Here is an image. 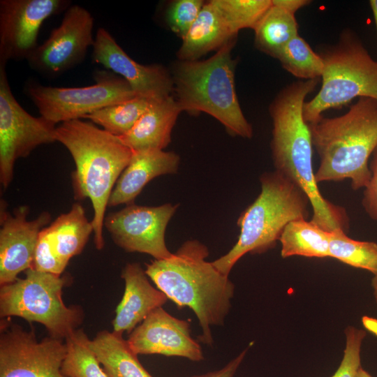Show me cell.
<instances>
[{"label":"cell","mask_w":377,"mask_h":377,"mask_svg":"<svg viewBox=\"0 0 377 377\" xmlns=\"http://www.w3.org/2000/svg\"><path fill=\"white\" fill-rule=\"evenodd\" d=\"M320 78L300 80L284 87L271 103L272 156L275 170L302 190L312 208L311 221L323 229L347 232L349 219L346 209L321 194L313 169V144L309 124L303 116L306 96Z\"/></svg>","instance_id":"1"},{"label":"cell","mask_w":377,"mask_h":377,"mask_svg":"<svg viewBox=\"0 0 377 377\" xmlns=\"http://www.w3.org/2000/svg\"><path fill=\"white\" fill-rule=\"evenodd\" d=\"M207 247L196 239L185 242L172 256L146 264L145 272L157 288L179 307L195 314L200 341L212 345V327L223 325L231 307L235 286L206 258Z\"/></svg>","instance_id":"2"},{"label":"cell","mask_w":377,"mask_h":377,"mask_svg":"<svg viewBox=\"0 0 377 377\" xmlns=\"http://www.w3.org/2000/svg\"><path fill=\"white\" fill-rule=\"evenodd\" d=\"M55 133L57 141L68 150L75 165L72 174L75 199L88 198L91 202L94 241L96 248L101 250L109 198L134 151L119 137L81 119L58 124Z\"/></svg>","instance_id":"3"},{"label":"cell","mask_w":377,"mask_h":377,"mask_svg":"<svg viewBox=\"0 0 377 377\" xmlns=\"http://www.w3.org/2000/svg\"><path fill=\"white\" fill-rule=\"evenodd\" d=\"M313 148L320 158L316 182L350 181L355 190L364 188L369 161L377 147V101L362 97L343 114L321 116L309 124Z\"/></svg>","instance_id":"4"},{"label":"cell","mask_w":377,"mask_h":377,"mask_svg":"<svg viewBox=\"0 0 377 377\" xmlns=\"http://www.w3.org/2000/svg\"><path fill=\"white\" fill-rule=\"evenodd\" d=\"M232 39L205 60L179 61L173 71L174 92L182 111L205 112L233 136L251 138L253 128L240 107L235 90L236 60Z\"/></svg>","instance_id":"5"},{"label":"cell","mask_w":377,"mask_h":377,"mask_svg":"<svg viewBox=\"0 0 377 377\" xmlns=\"http://www.w3.org/2000/svg\"><path fill=\"white\" fill-rule=\"evenodd\" d=\"M261 191L237 219L238 240L225 255L212 264L229 275L245 254H260L273 249L285 227L291 221L307 219L309 199L297 186L274 170L260 177Z\"/></svg>","instance_id":"6"},{"label":"cell","mask_w":377,"mask_h":377,"mask_svg":"<svg viewBox=\"0 0 377 377\" xmlns=\"http://www.w3.org/2000/svg\"><path fill=\"white\" fill-rule=\"evenodd\" d=\"M319 54L324 64L321 85L303 108L308 124L323 116L325 111L341 108L356 98L377 101V61L354 31L343 30L337 43L325 47Z\"/></svg>","instance_id":"7"},{"label":"cell","mask_w":377,"mask_h":377,"mask_svg":"<svg viewBox=\"0 0 377 377\" xmlns=\"http://www.w3.org/2000/svg\"><path fill=\"white\" fill-rule=\"evenodd\" d=\"M66 283L65 277L28 269L24 278L1 286V318L16 316L36 322L45 326L50 337L65 340L84 317L81 307L64 304L61 295Z\"/></svg>","instance_id":"8"},{"label":"cell","mask_w":377,"mask_h":377,"mask_svg":"<svg viewBox=\"0 0 377 377\" xmlns=\"http://www.w3.org/2000/svg\"><path fill=\"white\" fill-rule=\"evenodd\" d=\"M96 83L81 87L26 85L25 93L38 110L40 116L58 125L83 119L101 108L138 96L128 82L110 71L94 74Z\"/></svg>","instance_id":"9"},{"label":"cell","mask_w":377,"mask_h":377,"mask_svg":"<svg viewBox=\"0 0 377 377\" xmlns=\"http://www.w3.org/2000/svg\"><path fill=\"white\" fill-rule=\"evenodd\" d=\"M6 65L0 64V182L6 188L13 180L17 159L37 147L57 141V125L28 113L13 96Z\"/></svg>","instance_id":"10"},{"label":"cell","mask_w":377,"mask_h":377,"mask_svg":"<svg viewBox=\"0 0 377 377\" xmlns=\"http://www.w3.org/2000/svg\"><path fill=\"white\" fill-rule=\"evenodd\" d=\"M66 354L62 339L38 340L34 331L1 324L0 377H66L61 371Z\"/></svg>","instance_id":"11"},{"label":"cell","mask_w":377,"mask_h":377,"mask_svg":"<svg viewBox=\"0 0 377 377\" xmlns=\"http://www.w3.org/2000/svg\"><path fill=\"white\" fill-rule=\"evenodd\" d=\"M94 19L79 5L64 12L59 26L38 45L27 61L30 67L47 77H56L80 64L94 43Z\"/></svg>","instance_id":"12"},{"label":"cell","mask_w":377,"mask_h":377,"mask_svg":"<svg viewBox=\"0 0 377 377\" xmlns=\"http://www.w3.org/2000/svg\"><path fill=\"white\" fill-rule=\"evenodd\" d=\"M177 207L170 203L156 207L130 204L105 217L104 226L124 251L166 259L173 253L166 246L165 230Z\"/></svg>","instance_id":"13"},{"label":"cell","mask_w":377,"mask_h":377,"mask_svg":"<svg viewBox=\"0 0 377 377\" xmlns=\"http://www.w3.org/2000/svg\"><path fill=\"white\" fill-rule=\"evenodd\" d=\"M71 6L69 0H1L0 64L28 60L38 46L44 21Z\"/></svg>","instance_id":"14"},{"label":"cell","mask_w":377,"mask_h":377,"mask_svg":"<svg viewBox=\"0 0 377 377\" xmlns=\"http://www.w3.org/2000/svg\"><path fill=\"white\" fill-rule=\"evenodd\" d=\"M92 49L93 61L125 80L138 96L154 101L174 92L172 76L164 66L138 63L105 28L97 30Z\"/></svg>","instance_id":"15"},{"label":"cell","mask_w":377,"mask_h":377,"mask_svg":"<svg viewBox=\"0 0 377 377\" xmlns=\"http://www.w3.org/2000/svg\"><path fill=\"white\" fill-rule=\"evenodd\" d=\"M29 207L22 205L13 214L7 211L4 201L0 211V285L10 283L17 275L32 267L40 232L49 223L51 216L42 212L29 221Z\"/></svg>","instance_id":"16"},{"label":"cell","mask_w":377,"mask_h":377,"mask_svg":"<svg viewBox=\"0 0 377 377\" xmlns=\"http://www.w3.org/2000/svg\"><path fill=\"white\" fill-rule=\"evenodd\" d=\"M127 342L136 355L159 354L200 362V343L191 336L190 323L168 313L163 307L151 312L129 334Z\"/></svg>","instance_id":"17"},{"label":"cell","mask_w":377,"mask_h":377,"mask_svg":"<svg viewBox=\"0 0 377 377\" xmlns=\"http://www.w3.org/2000/svg\"><path fill=\"white\" fill-rule=\"evenodd\" d=\"M121 278L124 292L112 321V332L120 335L125 332L130 334L151 312L168 300L164 293L150 283L145 269L139 263H127Z\"/></svg>","instance_id":"18"},{"label":"cell","mask_w":377,"mask_h":377,"mask_svg":"<svg viewBox=\"0 0 377 377\" xmlns=\"http://www.w3.org/2000/svg\"><path fill=\"white\" fill-rule=\"evenodd\" d=\"M179 156L172 151L148 149L134 151L119 177L108 201V207L133 204L151 179L177 172Z\"/></svg>","instance_id":"19"},{"label":"cell","mask_w":377,"mask_h":377,"mask_svg":"<svg viewBox=\"0 0 377 377\" xmlns=\"http://www.w3.org/2000/svg\"><path fill=\"white\" fill-rule=\"evenodd\" d=\"M181 112L172 96L151 101L135 126L119 138L133 151L163 150L171 141L172 130Z\"/></svg>","instance_id":"20"},{"label":"cell","mask_w":377,"mask_h":377,"mask_svg":"<svg viewBox=\"0 0 377 377\" xmlns=\"http://www.w3.org/2000/svg\"><path fill=\"white\" fill-rule=\"evenodd\" d=\"M213 1L205 3L177 52L179 61H195L209 52L219 50L237 38Z\"/></svg>","instance_id":"21"},{"label":"cell","mask_w":377,"mask_h":377,"mask_svg":"<svg viewBox=\"0 0 377 377\" xmlns=\"http://www.w3.org/2000/svg\"><path fill=\"white\" fill-rule=\"evenodd\" d=\"M90 348L108 377H153L122 335L101 331L90 340Z\"/></svg>","instance_id":"22"},{"label":"cell","mask_w":377,"mask_h":377,"mask_svg":"<svg viewBox=\"0 0 377 377\" xmlns=\"http://www.w3.org/2000/svg\"><path fill=\"white\" fill-rule=\"evenodd\" d=\"M55 250L61 260L68 265L70 259L80 254L85 246L94 228L80 203L59 215L48 226Z\"/></svg>","instance_id":"23"},{"label":"cell","mask_w":377,"mask_h":377,"mask_svg":"<svg viewBox=\"0 0 377 377\" xmlns=\"http://www.w3.org/2000/svg\"><path fill=\"white\" fill-rule=\"evenodd\" d=\"M330 234L311 220L293 221L285 227L279 238L281 256L283 258L295 256L330 257Z\"/></svg>","instance_id":"24"},{"label":"cell","mask_w":377,"mask_h":377,"mask_svg":"<svg viewBox=\"0 0 377 377\" xmlns=\"http://www.w3.org/2000/svg\"><path fill=\"white\" fill-rule=\"evenodd\" d=\"M253 31L256 48L275 59L284 46L299 34L295 14L272 0V6Z\"/></svg>","instance_id":"25"},{"label":"cell","mask_w":377,"mask_h":377,"mask_svg":"<svg viewBox=\"0 0 377 377\" xmlns=\"http://www.w3.org/2000/svg\"><path fill=\"white\" fill-rule=\"evenodd\" d=\"M151 100L135 96L129 100L96 110L87 119L110 134L121 137L126 134L148 108Z\"/></svg>","instance_id":"26"},{"label":"cell","mask_w":377,"mask_h":377,"mask_svg":"<svg viewBox=\"0 0 377 377\" xmlns=\"http://www.w3.org/2000/svg\"><path fill=\"white\" fill-rule=\"evenodd\" d=\"M90 340L80 329L65 339L66 354L61 371L66 377H108L90 348Z\"/></svg>","instance_id":"27"},{"label":"cell","mask_w":377,"mask_h":377,"mask_svg":"<svg viewBox=\"0 0 377 377\" xmlns=\"http://www.w3.org/2000/svg\"><path fill=\"white\" fill-rule=\"evenodd\" d=\"M329 249L330 258L377 274V243L355 240L337 230L330 232Z\"/></svg>","instance_id":"28"},{"label":"cell","mask_w":377,"mask_h":377,"mask_svg":"<svg viewBox=\"0 0 377 377\" xmlns=\"http://www.w3.org/2000/svg\"><path fill=\"white\" fill-rule=\"evenodd\" d=\"M276 59L283 69L301 80L321 78L323 73L324 64L320 55L299 34L284 46Z\"/></svg>","instance_id":"29"},{"label":"cell","mask_w":377,"mask_h":377,"mask_svg":"<svg viewBox=\"0 0 377 377\" xmlns=\"http://www.w3.org/2000/svg\"><path fill=\"white\" fill-rule=\"evenodd\" d=\"M230 31L254 30L272 6V0H212Z\"/></svg>","instance_id":"30"},{"label":"cell","mask_w":377,"mask_h":377,"mask_svg":"<svg viewBox=\"0 0 377 377\" xmlns=\"http://www.w3.org/2000/svg\"><path fill=\"white\" fill-rule=\"evenodd\" d=\"M202 0H177L168 6L165 20L169 28L182 38L198 18L203 5Z\"/></svg>","instance_id":"31"},{"label":"cell","mask_w":377,"mask_h":377,"mask_svg":"<svg viewBox=\"0 0 377 377\" xmlns=\"http://www.w3.org/2000/svg\"><path fill=\"white\" fill-rule=\"evenodd\" d=\"M66 265L55 250L49 227L44 228L38 238L31 268L61 276Z\"/></svg>","instance_id":"32"},{"label":"cell","mask_w":377,"mask_h":377,"mask_svg":"<svg viewBox=\"0 0 377 377\" xmlns=\"http://www.w3.org/2000/svg\"><path fill=\"white\" fill-rule=\"evenodd\" d=\"M346 346L338 369L332 377H356L361 367L360 351L366 332L348 326L345 330Z\"/></svg>","instance_id":"33"},{"label":"cell","mask_w":377,"mask_h":377,"mask_svg":"<svg viewBox=\"0 0 377 377\" xmlns=\"http://www.w3.org/2000/svg\"><path fill=\"white\" fill-rule=\"evenodd\" d=\"M371 176L364 188L362 205L367 215L377 221V147L369 161Z\"/></svg>","instance_id":"34"},{"label":"cell","mask_w":377,"mask_h":377,"mask_svg":"<svg viewBox=\"0 0 377 377\" xmlns=\"http://www.w3.org/2000/svg\"><path fill=\"white\" fill-rule=\"evenodd\" d=\"M246 352L247 349L244 350L220 369L190 377H234L245 357Z\"/></svg>","instance_id":"35"},{"label":"cell","mask_w":377,"mask_h":377,"mask_svg":"<svg viewBox=\"0 0 377 377\" xmlns=\"http://www.w3.org/2000/svg\"><path fill=\"white\" fill-rule=\"evenodd\" d=\"M273 2L286 9L287 10L295 14L300 8L307 6L311 1L309 0H272Z\"/></svg>","instance_id":"36"},{"label":"cell","mask_w":377,"mask_h":377,"mask_svg":"<svg viewBox=\"0 0 377 377\" xmlns=\"http://www.w3.org/2000/svg\"><path fill=\"white\" fill-rule=\"evenodd\" d=\"M362 322L364 327L377 336V319L369 316H363Z\"/></svg>","instance_id":"37"},{"label":"cell","mask_w":377,"mask_h":377,"mask_svg":"<svg viewBox=\"0 0 377 377\" xmlns=\"http://www.w3.org/2000/svg\"><path fill=\"white\" fill-rule=\"evenodd\" d=\"M369 4L372 11L377 34V0H370Z\"/></svg>","instance_id":"38"},{"label":"cell","mask_w":377,"mask_h":377,"mask_svg":"<svg viewBox=\"0 0 377 377\" xmlns=\"http://www.w3.org/2000/svg\"><path fill=\"white\" fill-rule=\"evenodd\" d=\"M371 286L374 291V296L377 303V274L374 275V277L371 279Z\"/></svg>","instance_id":"39"},{"label":"cell","mask_w":377,"mask_h":377,"mask_svg":"<svg viewBox=\"0 0 377 377\" xmlns=\"http://www.w3.org/2000/svg\"><path fill=\"white\" fill-rule=\"evenodd\" d=\"M356 377H373L369 372L364 370L362 367L360 369Z\"/></svg>","instance_id":"40"}]
</instances>
